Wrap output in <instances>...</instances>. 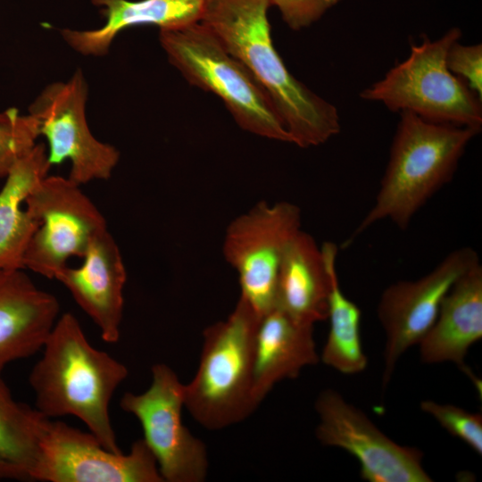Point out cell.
I'll return each instance as SVG.
<instances>
[{
    "instance_id": "30bf717a",
    "label": "cell",
    "mask_w": 482,
    "mask_h": 482,
    "mask_svg": "<svg viewBox=\"0 0 482 482\" xmlns=\"http://www.w3.org/2000/svg\"><path fill=\"white\" fill-rule=\"evenodd\" d=\"M87 97V82L79 69L68 81L49 84L29 108L39 136L47 141L49 163L70 161L68 179L79 186L110 179L120 160L118 149L96 139L89 129Z\"/></svg>"
},
{
    "instance_id": "603a6c76",
    "label": "cell",
    "mask_w": 482,
    "mask_h": 482,
    "mask_svg": "<svg viewBox=\"0 0 482 482\" xmlns=\"http://www.w3.org/2000/svg\"><path fill=\"white\" fill-rule=\"evenodd\" d=\"M38 137L37 122L30 114L22 115L13 107L0 112V179L32 149Z\"/></svg>"
},
{
    "instance_id": "9a60e30c",
    "label": "cell",
    "mask_w": 482,
    "mask_h": 482,
    "mask_svg": "<svg viewBox=\"0 0 482 482\" xmlns=\"http://www.w3.org/2000/svg\"><path fill=\"white\" fill-rule=\"evenodd\" d=\"M60 305L23 269L0 270V376L4 367L42 349Z\"/></svg>"
},
{
    "instance_id": "277c9868",
    "label": "cell",
    "mask_w": 482,
    "mask_h": 482,
    "mask_svg": "<svg viewBox=\"0 0 482 482\" xmlns=\"http://www.w3.org/2000/svg\"><path fill=\"white\" fill-rule=\"evenodd\" d=\"M260 316L239 297L229 316L203 333L200 362L184 385V404L211 430L247 418L256 408L252 398L254 338Z\"/></svg>"
},
{
    "instance_id": "d4e9b609",
    "label": "cell",
    "mask_w": 482,
    "mask_h": 482,
    "mask_svg": "<svg viewBox=\"0 0 482 482\" xmlns=\"http://www.w3.org/2000/svg\"><path fill=\"white\" fill-rule=\"evenodd\" d=\"M445 62L448 70L482 99V45H463L458 40L449 47Z\"/></svg>"
},
{
    "instance_id": "8fae6325",
    "label": "cell",
    "mask_w": 482,
    "mask_h": 482,
    "mask_svg": "<svg viewBox=\"0 0 482 482\" xmlns=\"http://www.w3.org/2000/svg\"><path fill=\"white\" fill-rule=\"evenodd\" d=\"M35 481L162 482L157 462L142 439L127 454L104 447L90 432L46 418Z\"/></svg>"
},
{
    "instance_id": "6da1fadb",
    "label": "cell",
    "mask_w": 482,
    "mask_h": 482,
    "mask_svg": "<svg viewBox=\"0 0 482 482\" xmlns=\"http://www.w3.org/2000/svg\"><path fill=\"white\" fill-rule=\"evenodd\" d=\"M270 6L269 0H205L200 22L267 92L293 144L318 146L340 132L338 111L286 67L273 46Z\"/></svg>"
},
{
    "instance_id": "ac0fdd59",
    "label": "cell",
    "mask_w": 482,
    "mask_h": 482,
    "mask_svg": "<svg viewBox=\"0 0 482 482\" xmlns=\"http://www.w3.org/2000/svg\"><path fill=\"white\" fill-rule=\"evenodd\" d=\"M100 8L104 24L96 29L61 31L64 41L84 55L108 53L115 37L134 26L153 25L160 29L182 28L201 21L205 0H91Z\"/></svg>"
},
{
    "instance_id": "52a82bcc",
    "label": "cell",
    "mask_w": 482,
    "mask_h": 482,
    "mask_svg": "<svg viewBox=\"0 0 482 482\" xmlns=\"http://www.w3.org/2000/svg\"><path fill=\"white\" fill-rule=\"evenodd\" d=\"M24 205L39 222L23 256L24 269L47 278L82 258L94 236L107 228L96 204L68 178L46 176L32 188Z\"/></svg>"
},
{
    "instance_id": "3957f363",
    "label": "cell",
    "mask_w": 482,
    "mask_h": 482,
    "mask_svg": "<svg viewBox=\"0 0 482 482\" xmlns=\"http://www.w3.org/2000/svg\"><path fill=\"white\" fill-rule=\"evenodd\" d=\"M399 115L374 204L342 248L383 220L406 229L419 210L451 181L468 145L481 130L431 122L409 112Z\"/></svg>"
},
{
    "instance_id": "8992f818",
    "label": "cell",
    "mask_w": 482,
    "mask_h": 482,
    "mask_svg": "<svg viewBox=\"0 0 482 482\" xmlns=\"http://www.w3.org/2000/svg\"><path fill=\"white\" fill-rule=\"evenodd\" d=\"M461 37V30L453 27L437 39L426 37L411 45L409 56L363 89L360 97L394 112H409L435 123L481 129V98L445 62L449 47Z\"/></svg>"
},
{
    "instance_id": "4fadbf2b",
    "label": "cell",
    "mask_w": 482,
    "mask_h": 482,
    "mask_svg": "<svg viewBox=\"0 0 482 482\" xmlns=\"http://www.w3.org/2000/svg\"><path fill=\"white\" fill-rule=\"evenodd\" d=\"M478 262L475 250L461 247L448 253L425 276L397 281L384 290L377 308L386 337L383 386L390 381L402 355L419 345L429 330L453 284Z\"/></svg>"
},
{
    "instance_id": "44dd1931",
    "label": "cell",
    "mask_w": 482,
    "mask_h": 482,
    "mask_svg": "<svg viewBox=\"0 0 482 482\" xmlns=\"http://www.w3.org/2000/svg\"><path fill=\"white\" fill-rule=\"evenodd\" d=\"M46 418L16 401L0 376V481H35Z\"/></svg>"
},
{
    "instance_id": "2e32d148",
    "label": "cell",
    "mask_w": 482,
    "mask_h": 482,
    "mask_svg": "<svg viewBox=\"0 0 482 482\" xmlns=\"http://www.w3.org/2000/svg\"><path fill=\"white\" fill-rule=\"evenodd\" d=\"M313 326L300 322L278 307L261 316L253 348L252 398L258 406L272 387L320 360Z\"/></svg>"
},
{
    "instance_id": "ffe728a7",
    "label": "cell",
    "mask_w": 482,
    "mask_h": 482,
    "mask_svg": "<svg viewBox=\"0 0 482 482\" xmlns=\"http://www.w3.org/2000/svg\"><path fill=\"white\" fill-rule=\"evenodd\" d=\"M46 147L36 144L19 159L0 190V270L24 269L26 248L40 225L22 208L32 188L48 175Z\"/></svg>"
},
{
    "instance_id": "484cf974",
    "label": "cell",
    "mask_w": 482,
    "mask_h": 482,
    "mask_svg": "<svg viewBox=\"0 0 482 482\" xmlns=\"http://www.w3.org/2000/svg\"><path fill=\"white\" fill-rule=\"evenodd\" d=\"M341 0H269L276 6L283 21L293 30H300L320 20Z\"/></svg>"
},
{
    "instance_id": "ba28073f",
    "label": "cell",
    "mask_w": 482,
    "mask_h": 482,
    "mask_svg": "<svg viewBox=\"0 0 482 482\" xmlns=\"http://www.w3.org/2000/svg\"><path fill=\"white\" fill-rule=\"evenodd\" d=\"M300 229L301 210L286 201L260 202L227 228L223 255L237 272L240 297L260 317L276 306L284 253Z\"/></svg>"
},
{
    "instance_id": "cb8c5ba5",
    "label": "cell",
    "mask_w": 482,
    "mask_h": 482,
    "mask_svg": "<svg viewBox=\"0 0 482 482\" xmlns=\"http://www.w3.org/2000/svg\"><path fill=\"white\" fill-rule=\"evenodd\" d=\"M422 411L433 417L452 436L467 444L478 454H482V416L453 404L431 400L420 403Z\"/></svg>"
},
{
    "instance_id": "5bb4252c",
    "label": "cell",
    "mask_w": 482,
    "mask_h": 482,
    "mask_svg": "<svg viewBox=\"0 0 482 482\" xmlns=\"http://www.w3.org/2000/svg\"><path fill=\"white\" fill-rule=\"evenodd\" d=\"M79 267L62 269L54 279L71 294L108 344L120 337L123 289L127 280L120 250L107 228L92 238Z\"/></svg>"
},
{
    "instance_id": "9c48e42d",
    "label": "cell",
    "mask_w": 482,
    "mask_h": 482,
    "mask_svg": "<svg viewBox=\"0 0 482 482\" xmlns=\"http://www.w3.org/2000/svg\"><path fill=\"white\" fill-rule=\"evenodd\" d=\"M120 408L139 421L143 440L167 482H201L208 472L205 445L183 424L184 384L164 363L152 367L150 386L141 394L125 393Z\"/></svg>"
},
{
    "instance_id": "d6986e66",
    "label": "cell",
    "mask_w": 482,
    "mask_h": 482,
    "mask_svg": "<svg viewBox=\"0 0 482 482\" xmlns=\"http://www.w3.org/2000/svg\"><path fill=\"white\" fill-rule=\"evenodd\" d=\"M330 292L328 254L300 229L289 242L280 265L276 307L306 324L327 320Z\"/></svg>"
},
{
    "instance_id": "7a4b0ae2",
    "label": "cell",
    "mask_w": 482,
    "mask_h": 482,
    "mask_svg": "<svg viewBox=\"0 0 482 482\" xmlns=\"http://www.w3.org/2000/svg\"><path fill=\"white\" fill-rule=\"evenodd\" d=\"M41 350L29 376L35 408L49 419L77 417L104 447L121 453L109 407L127 367L95 348L71 312L58 317Z\"/></svg>"
},
{
    "instance_id": "7402d4cb",
    "label": "cell",
    "mask_w": 482,
    "mask_h": 482,
    "mask_svg": "<svg viewBox=\"0 0 482 482\" xmlns=\"http://www.w3.org/2000/svg\"><path fill=\"white\" fill-rule=\"evenodd\" d=\"M322 246L328 254L330 274L327 317L329 331L320 359L340 373L357 374L368 365L361 338L362 312L340 288L336 266L338 247L333 242H324Z\"/></svg>"
},
{
    "instance_id": "e0dca14e",
    "label": "cell",
    "mask_w": 482,
    "mask_h": 482,
    "mask_svg": "<svg viewBox=\"0 0 482 482\" xmlns=\"http://www.w3.org/2000/svg\"><path fill=\"white\" fill-rule=\"evenodd\" d=\"M482 337V266L464 273L444 298L433 325L419 343L428 364L451 362L466 370L470 346Z\"/></svg>"
},
{
    "instance_id": "5b68a950",
    "label": "cell",
    "mask_w": 482,
    "mask_h": 482,
    "mask_svg": "<svg viewBox=\"0 0 482 482\" xmlns=\"http://www.w3.org/2000/svg\"><path fill=\"white\" fill-rule=\"evenodd\" d=\"M159 39L169 62L188 83L220 97L240 128L293 144L267 92L205 25L160 29Z\"/></svg>"
},
{
    "instance_id": "7c38bea8",
    "label": "cell",
    "mask_w": 482,
    "mask_h": 482,
    "mask_svg": "<svg viewBox=\"0 0 482 482\" xmlns=\"http://www.w3.org/2000/svg\"><path fill=\"white\" fill-rule=\"evenodd\" d=\"M319 424L315 435L326 446L337 447L356 458L361 477L369 482H431L423 453L397 444L385 435L359 408L333 389L315 401Z\"/></svg>"
}]
</instances>
